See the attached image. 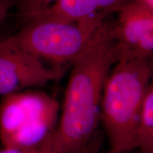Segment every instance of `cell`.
<instances>
[{"mask_svg": "<svg viewBox=\"0 0 153 153\" xmlns=\"http://www.w3.org/2000/svg\"><path fill=\"white\" fill-rule=\"evenodd\" d=\"M113 22L105 20L72 64L55 134L61 153H79L97 136L107 76L115 65Z\"/></svg>", "mask_w": 153, "mask_h": 153, "instance_id": "cell-1", "label": "cell"}, {"mask_svg": "<svg viewBox=\"0 0 153 153\" xmlns=\"http://www.w3.org/2000/svg\"><path fill=\"white\" fill-rule=\"evenodd\" d=\"M152 72L151 59L144 58L116 63L107 76L101 121L111 152L126 153L135 148L137 120Z\"/></svg>", "mask_w": 153, "mask_h": 153, "instance_id": "cell-2", "label": "cell"}, {"mask_svg": "<svg viewBox=\"0 0 153 153\" xmlns=\"http://www.w3.org/2000/svg\"><path fill=\"white\" fill-rule=\"evenodd\" d=\"M102 23L70 22L40 14L9 38L23 51L48 65L68 69Z\"/></svg>", "mask_w": 153, "mask_h": 153, "instance_id": "cell-3", "label": "cell"}, {"mask_svg": "<svg viewBox=\"0 0 153 153\" xmlns=\"http://www.w3.org/2000/svg\"><path fill=\"white\" fill-rule=\"evenodd\" d=\"M60 105L52 96L26 90L2 97L0 102V143L6 148H30L55 133Z\"/></svg>", "mask_w": 153, "mask_h": 153, "instance_id": "cell-4", "label": "cell"}, {"mask_svg": "<svg viewBox=\"0 0 153 153\" xmlns=\"http://www.w3.org/2000/svg\"><path fill=\"white\" fill-rule=\"evenodd\" d=\"M67 69L41 62L7 38L0 41V96L42 87L60 80Z\"/></svg>", "mask_w": 153, "mask_h": 153, "instance_id": "cell-5", "label": "cell"}, {"mask_svg": "<svg viewBox=\"0 0 153 153\" xmlns=\"http://www.w3.org/2000/svg\"><path fill=\"white\" fill-rule=\"evenodd\" d=\"M115 64L122 61L152 58L153 53V9L132 1L118 12L113 22Z\"/></svg>", "mask_w": 153, "mask_h": 153, "instance_id": "cell-6", "label": "cell"}, {"mask_svg": "<svg viewBox=\"0 0 153 153\" xmlns=\"http://www.w3.org/2000/svg\"><path fill=\"white\" fill-rule=\"evenodd\" d=\"M133 0H57L41 14L75 22L102 23ZM40 15V14H39Z\"/></svg>", "mask_w": 153, "mask_h": 153, "instance_id": "cell-7", "label": "cell"}, {"mask_svg": "<svg viewBox=\"0 0 153 153\" xmlns=\"http://www.w3.org/2000/svg\"><path fill=\"white\" fill-rule=\"evenodd\" d=\"M135 148L153 153V87H149L141 108L135 133Z\"/></svg>", "mask_w": 153, "mask_h": 153, "instance_id": "cell-8", "label": "cell"}, {"mask_svg": "<svg viewBox=\"0 0 153 153\" xmlns=\"http://www.w3.org/2000/svg\"><path fill=\"white\" fill-rule=\"evenodd\" d=\"M57 0H15L16 24L19 28L47 10Z\"/></svg>", "mask_w": 153, "mask_h": 153, "instance_id": "cell-9", "label": "cell"}, {"mask_svg": "<svg viewBox=\"0 0 153 153\" xmlns=\"http://www.w3.org/2000/svg\"><path fill=\"white\" fill-rule=\"evenodd\" d=\"M56 134L55 133L42 144L30 148H0V153H61Z\"/></svg>", "mask_w": 153, "mask_h": 153, "instance_id": "cell-10", "label": "cell"}, {"mask_svg": "<svg viewBox=\"0 0 153 153\" xmlns=\"http://www.w3.org/2000/svg\"><path fill=\"white\" fill-rule=\"evenodd\" d=\"M15 7V0H0V25L4 22L9 11Z\"/></svg>", "mask_w": 153, "mask_h": 153, "instance_id": "cell-11", "label": "cell"}, {"mask_svg": "<svg viewBox=\"0 0 153 153\" xmlns=\"http://www.w3.org/2000/svg\"><path fill=\"white\" fill-rule=\"evenodd\" d=\"M99 145H100V140L97 135L87 148H85L79 153H96L99 150Z\"/></svg>", "mask_w": 153, "mask_h": 153, "instance_id": "cell-12", "label": "cell"}, {"mask_svg": "<svg viewBox=\"0 0 153 153\" xmlns=\"http://www.w3.org/2000/svg\"><path fill=\"white\" fill-rule=\"evenodd\" d=\"M135 1L146 6L148 8L153 9V0H135Z\"/></svg>", "mask_w": 153, "mask_h": 153, "instance_id": "cell-13", "label": "cell"}, {"mask_svg": "<svg viewBox=\"0 0 153 153\" xmlns=\"http://www.w3.org/2000/svg\"><path fill=\"white\" fill-rule=\"evenodd\" d=\"M110 153H117V152H111H111Z\"/></svg>", "mask_w": 153, "mask_h": 153, "instance_id": "cell-14", "label": "cell"}]
</instances>
